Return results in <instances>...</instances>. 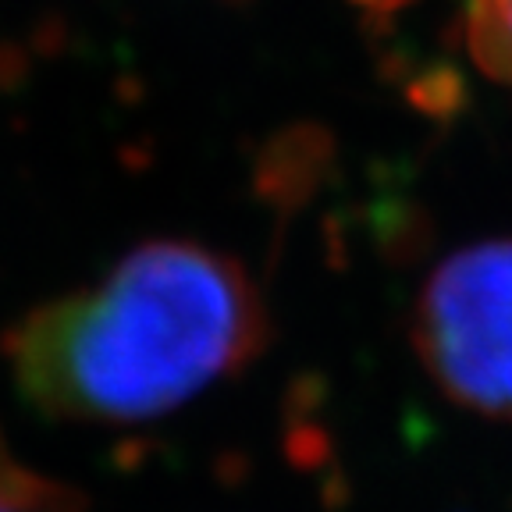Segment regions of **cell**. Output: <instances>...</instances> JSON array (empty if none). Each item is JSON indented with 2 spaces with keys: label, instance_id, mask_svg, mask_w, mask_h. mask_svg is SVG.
<instances>
[{
  "label": "cell",
  "instance_id": "277c9868",
  "mask_svg": "<svg viewBox=\"0 0 512 512\" xmlns=\"http://www.w3.org/2000/svg\"><path fill=\"white\" fill-rule=\"evenodd\" d=\"M79 498L54 480H40L32 470L18 466L11 456H0V512H75Z\"/></svg>",
  "mask_w": 512,
  "mask_h": 512
},
{
  "label": "cell",
  "instance_id": "6da1fadb",
  "mask_svg": "<svg viewBox=\"0 0 512 512\" xmlns=\"http://www.w3.org/2000/svg\"><path fill=\"white\" fill-rule=\"evenodd\" d=\"M271 342L256 278L196 239H150L4 335L25 406L79 427H139L246 370Z\"/></svg>",
  "mask_w": 512,
  "mask_h": 512
},
{
  "label": "cell",
  "instance_id": "7a4b0ae2",
  "mask_svg": "<svg viewBox=\"0 0 512 512\" xmlns=\"http://www.w3.org/2000/svg\"><path fill=\"white\" fill-rule=\"evenodd\" d=\"M413 349L445 399L512 424V235L466 242L431 267Z\"/></svg>",
  "mask_w": 512,
  "mask_h": 512
},
{
  "label": "cell",
  "instance_id": "3957f363",
  "mask_svg": "<svg viewBox=\"0 0 512 512\" xmlns=\"http://www.w3.org/2000/svg\"><path fill=\"white\" fill-rule=\"evenodd\" d=\"M463 43L477 72L512 93V0H466Z\"/></svg>",
  "mask_w": 512,
  "mask_h": 512
}]
</instances>
